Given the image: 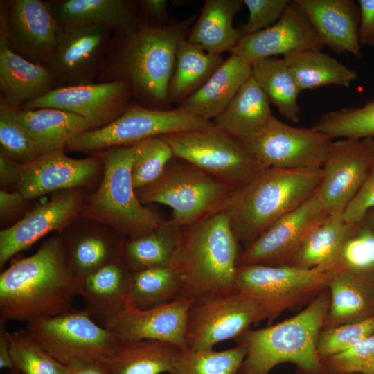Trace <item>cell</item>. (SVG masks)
I'll list each match as a JSON object with an SVG mask.
<instances>
[{
	"instance_id": "cell-24",
	"label": "cell",
	"mask_w": 374,
	"mask_h": 374,
	"mask_svg": "<svg viewBox=\"0 0 374 374\" xmlns=\"http://www.w3.org/2000/svg\"><path fill=\"white\" fill-rule=\"evenodd\" d=\"M324 46L361 59L359 8L352 0H295Z\"/></svg>"
},
{
	"instance_id": "cell-21",
	"label": "cell",
	"mask_w": 374,
	"mask_h": 374,
	"mask_svg": "<svg viewBox=\"0 0 374 374\" xmlns=\"http://www.w3.org/2000/svg\"><path fill=\"white\" fill-rule=\"evenodd\" d=\"M103 169L101 157L74 159L66 156L64 150L50 152L22 165L17 186L26 200L36 199L51 192L86 186Z\"/></svg>"
},
{
	"instance_id": "cell-44",
	"label": "cell",
	"mask_w": 374,
	"mask_h": 374,
	"mask_svg": "<svg viewBox=\"0 0 374 374\" xmlns=\"http://www.w3.org/2000/svg\"><path fill=\"white\" fill-rule=\"evenodd\" d=\"M174 157L169 144L162 136H153L136 143L132 175L135 190L158 179Z\"/></svg>"
},
{
	"instance_id": "cell-19",
	"label": "cell",
	"mask_w": 374,
	"mask_h": 374,
	"mask_svg": "<svg viewBox=\"0 0 374 374\" xmlns=\"http://www.w3.org/2000/svg\"><path fill=\"white\" fill-rule=\"evenodd\" d=\"M82 188L57 192L28 211L15 224L0 231V267L48 233H59L76 220L86 198Z\"/></svg>"
},
{
	"instance_id": "cell-30",
	"label": "cell",
	"mask_w": 374,
	"mask_h": 374,
	"mask_svg": "<svg viewBox=\"0 0 374 374\" xmlns=\"http://www.w3.org/2000/svg\"><path fill=\"white\" fill-rule=\"evenodd\" d=\"M182 350L160 341H118L104 362L110 374H167L172 372Z\"/></svg>"
},
{
	"instance_id": "cell-59",
	"label": "cell",
	"mask_w": 374,
	"mask_h": 374,
	"mask_svg": "<svg viewBox=\"0 0 374 374\" xmlns=\"http://www.w3.org/2000/svg\"><path fill=\"white\" fill-rule=\"evenodd\" d=\"M167 374H170V373H167Z\"/></svg>"
},
{
	"instance_id": "cell-42",
	"label": "cell",
	"mask_w": 374,
	"mask_h": 374,
	"mask_svg": "<svg viewBox=\"0 0 374 374\" xmlns=\"http://www.w3.org/2000/svg\"><path fill=\"white\" fill-rule=\"evenodd\" d=\"M334 269L374 279V231L363 222L352 225L337 257Z\"/></svg>"
},
{
	"instance_id": "cell-10",
	"label": "cell",
	"mask_w": 374,
	"mask_h": 374,
	"mask_svg": "<svg viewBox=\"0 0 374 374\" xmlns=\"http://www.w3.org/2000/svg\"><path fill=\"white\" fill-rule=\"evenodd\" d=\"M174 157L235 188L265 168L239 141L214 125L161 136Z\"/></svg>"
},
{
	"instance_id": "cell-40",
	"label": "cell",
	"mask_w": 374,
	"mask_h": 374,
	"mask_svg": "<svg viewBox=\"0 0 374 374\" xmlns=\"http://www.w3.org/2000/svg\"><path fill=\"white\" fill-rule=\"evenodd\" d=\"M312 127L333 139L374 138V98L362 107L328 112Z\"/></svg>"
},
{
	"instance_id": "cell-37",
	"label": "cell",
	"mask_w": 374,
	"mask_h": 374,
	"mask_svg": "<svg viewBox=\"0 0 374 374\" xmlns=\"http://www.w3.org/2000/svg\"><path fill=\"white\" fill-rule=\"evenodd\" d=\"M224 60L206 51L187 38L178 46L174 72L168 89V100L182 103L199 89Z\"/></svg>"
},
{
	"instance_id": "cell-12",
	"label": "cell",
	"mask_w": 374,
	"mask_h": 374,
	"mask_svg": "<svg viewBox=\"0 0 374 374\" xmlns=\"http://www.w3.org/2000/svg\"><path fill=\"white\" fill-rule=\"evenodd\" d=\"M261 321L256 302L238 290L195 301L187 317L186 349L212 350L219 343L236 339Z\"/></svg>"
},
{
	"instance_id": "cell-43",
	"label": "cell",
	"mask_w": 374,
	"mask_h": 374,
	"mask_svg": "<svg viewBox=\"0 0 374 374\" xmlns=\"http://www.w3.org/2000/svg\"><path fill=\"white\" fill-rule=\"evenodd\" d=\"M14 368L21 374H68L69 367L57 360L24 330L8 332Z\"/></svg>"
},
{
	"instance_id": "cell-13",
	"label": "cell",
	"mask_w": 374,
	"mask_h": 374,
	"mask_svg": "<svg viewBox=\"0 0 374 374\" xmlns=\"http://www.w3.org/2000/svg\"><path fill=\"white\" fill-rule=\"evenodd\" d=\"M333 139L312 127L290 125L275 118L254 136L242 141L264 167L321 168Z\"/></svg>"
},
{
	"instance_id": "cell-57",
	"label": "cell",
	"mask_w": 374,
	"mask_h": 374,
	"mask_svg": "<svg viewBox=\"0 0 374 374\" xmlns=\"http://www.w3.org/2000/svg\"><path fill=\"white\" fill-rule=\"evenodd\" d=\"M4 374H21V373L14 368L12 370H9L8 373H4Z\"/></svg>"
},
{
	"instance_id": "cell-6",
	"label": "cell",
	"mask_w": 374,
	"mask_h": 374,
	"mask_svg": "<svg viewBox=\"0 0 374 374\" xmlns=\"http://www.w3.org/2000/svg\"><path fill=\"white\" fill-rule=\"evenodd\" d=\"M135 154L136 143L110 148L101 156V181L87 195L80 213L82 217L106 225L125 238L144 235L162 220L136 197L132 175Z\"/></svg>"
},
{
	"instance_id": "cell-46",
	"label": "cell",
	"mask_w": 374,
	"mask_h": 374,
	"mask_svg": "<svg viewBox=\"0 0 374 374\" xmlns=\"http://www.w3.org/2000/svg\"><path fill=\"white\" fill-rule=\"evenodd\" d=\"M322 328L316 346L321 364L374 334V316L357 322Z\"/></svg>"
},
{
	"instance_id": "cell-27",
	"label": "cell",
	"mask_w": 374,
	"mask_h": 374,
	"mask_svg": "<svg viewBox=\"0 0 374 374\" xmlns=\"http://www.w3.org/2000/svg\"><path fill=\"white\" fill-rule=\"evenodd\" d=\"M251 75V64L237 55H231L199 89L180 103L178 108L206 120L215 119Z\"/></svg>"
},
{
	"instance_id": "cell-55",
	"label": "cell",
	"mask_w": 374,
	"mask_h": 374,
	"mask_svg": "<svg viewBox=\"0 0 374 374\" xmlns=\"http://www.w3.org/2000/svg\"><path fill=\"white\" fill-rule=\"evenodd\" d=\"M68 374H110L104 361L69 367Z\"/></svg>"
},
{
	"instance_id": "cell-54",
	"label": "cell",
	"mask_w": 374,
	"mask_h": 374,
	"mask_svg": "<svg viewBox=\"0 0 374 374\" xmlns=\"http://www.w3.org/2000/svg\"><path fill=\"white\" fill-rule=\"evenodd\" d=\"M0 368L12 370L14 365L10 355L8 331L5 323H0Z\"/></svg>"
},
{
	"instance_id": "cell-29",
	"label": "cell",
	"mask_w": 374,
	"mask_h": 374,
	"mask_svg": "<svg viewBox=\"0 0 374 374\" xmlns=\"http://www.w3.org/2000/svg\"><path fill=\"white\" fill-rule=\"evenodd\" d=\"M327 288L330 306L323 327L357 322L374 316V279L334 269Z\"/></svg>"
},
{
	"instance_id": "cell-2",
	"label": "cell",
	"mask_w": 374,
	"mask_h": 374,
	"mask_svg": "<svg viewBox=\"0 0 374 374\" xmlns=\"http://www.w3.org/2000/svg\"><path fill=\"white\" fill-rule=\"evenodd\" d=\"M80 283L71 274L59 235L0 274V323H29L71 310Z\"/></svg>"
},
{
	"instance_id": "cell-26",
	"label": "cell",
	"mask_w": 374,
	"mask_h": 374,
	"mask_svg": "<svg viewBox=\"0 0 374 374\" xmlns=\"http://www.w3.org/2000/svg\"><path fill=\"white\" fill-rule=\"evenodd\" d=\"M47 3L59 26H94L114 32H128L141 24L131 1L53 0Z\"/></svg>"
},
{
	"instance_id": "cell-53",
	"label": "cell",
	"mask_w": 374,
	"mask_h": 374,
	"mask_svg": "<svg viewBox=\"0 0 374 374\" xmlns=\"http://www.w3.org/2000/svg\"><path fill=\"white\" fill-rule=\"evenodd\" d=\"M139 2L143 12L150 21L160 24L166 16L168 1L143 0Z\"/></svg>"
},
{
	"instance_id": "cell-4",
	"label": "cell",
	"mask_w": 374,
	"mask_h": 374,
	"mask_svg": "<svg viewBox=\"0 0 374 374\" xmlns=\"http://www.w3.org/2000/svg\"><path fill=\"white\" fill-rule=\"evenodd\" d=\"M321 168H265L233 188L223 211L243 248L317 190Z\"/></svg>"
},
{
	"instance_id": "cell-7",
	"label": "cell",
	"mask_w": 374,
	"mask_h": 374,
	"mask_svg": "<svg viewBox=\"0 0 374 374\" xmlns=\"http://www.w3.org/2000/svg\"><path fill=\"white\" fill-rule=\"evenodd\" d=\"M233 188L187 162L166 167L154 182L136 190L142 204L158 203L185 226L223 209Z\"/></svg>"
},
{
	"instance_id": "cell-1",
	"label": "cell",
	"mask_w": 374,
	"mask_h": 374,
	"mask_svg": "<svg viewBox=\"0 0 374 374\" xmlns=\"http://www.w3.org/2000/svg\"><path fill=\"white\" fill-rule=\"evenodd\" d=\"M195 16L161 26L141 24L128 32L114 31L98 82L124 80L132 93L150 104L168 100L179 44Z\"/></svg>"
},
{
	"instance_id": "cell-14",
	"label": "cell",
	"mask_w": 374,
	"mask_h": 374,
	"mask_svg": "<svg viewBox=\"0 0 374 374\" xmlns=\"http://www.w3.org/2000/svg\"><path fill=\"white\" fill-rule=\"evenodd\" d=\"M113 30L94 26H59L47 67L58 87L95 83L105 62Z\"/></svg>"
},
{
	"instance_id": "cell-32",
	"label": "cell",
	"mask_w": 374,
	"mask_h": 374,
	"mask_svg": "<svg viewBox=\"0 0 374 374\" xmlns=\"http://www.w3.org/2000/svg\"><path fill=\"white\" fill-rule=\"evenodd\" d=\"M272 116L267 96L251 75L213 123L243 141L259 132Z\"/></svg>"
},
{
	"instance_id": "cell-47",
	"label": "cell",
	"mask_w": 374,
	"mask_h": 374,
	"mask_svg": "<svg viewBox=\"0 0 374 374\" xmlns=\"http://www.w3.org/2000/svg\"><path fill=\"white\" fill-rule=\"evenodd\" d=\"M323 374H374V334L322 362Z\"/></svg>"
},
{
	"instance_id": "cell-56",
	"label": "cell",
	"mask_w": 374,
	"mask_h": 374,
	"mask_svg": "<svg viewBox=\"0 0 374 374\" xmlns=\"http://www.w3.org/2000/svg\"><path fill=\"white\" fill-rule=\"evenodd\" d=\"M362 222L374 231V208L366 214Z\"/></svg>"
},
{
	"instance_id": "cell-9",
	"label": "cell",
	"mask_w": 374,
	"mask_h": 374,
	"mask_svg": "<svg viewBox=\"0 0 374 374\" xmlns=\"http://www.w3.org/2000/svg\"><path fill=\"white\" fill-rule=\"evenodd\" d=\"M332 271L290 265H241L237 269L235 285L236 290L256 302L262 320L271 323L285 310L326 288Z\"/></svg>"
},
{
	"instance_id": "cell-11",
	"label": "cell",
	"mask_w": 374,
	"mask_h": 374,
	"mask_svg": "<svg viewBox=\"0 0 374 374\" xmlns=\"http://www.w3.org/2000/svg\"><path fill=\"white\" fill-rule=\"evenodd\" d=\"M213 121L197 117L179 108L158 109L129 105L107 125L88 130L69 143L66 151H92L130 145L153 136L207 127Z\"/></svg>"
},
{
	"instance_id": "cell-18",
	"label": "cell",
	"mask_w": 374,
	"mask_h": 374,
	"mask_svg": "<svg viewBox=\"0 0 374 374\" xmlns=\"http://www.w3.org/2000/svg\"><path fill=\"white\" fill-rule=\"evenodd\" d=\"M131 89L126 82H107L56 88L24 103L21 109L55 108L87 120L91 130L103 127L119 117L129 106Z\"/></svg>"
},
{
	"instance_id": "cell-51",
	"label": "cell",
	"mask_w": 374,
	"mask_h": 374,
	"mask_svg": "<svg viewBox=\"0 0 374 374\" xmlns=\"http://www.w3.org/2000/svg\"><path fill=\"white\" fill-rule=\"evenodd\" d=\"M22 170V164L0 152V183L3 188L17 186Z\"/></svg>"
},
{
	"instance_id": "cell-41",
	"label": "cell",
	"mask_w": 374,
	"mask_h": 374,
	"mask_svg": "<svg viewBox=\"0 0 374 374\" xmlns=\"http://www.w3.org/2000/svg\"><path fill=\"white\" fill-rule=\"evenodd\" d=\"M245 355L238 344L221 351L185 349L170 374H239Z\"/></svg>"
},
{
	"instance_id": "cell-33",
	"label": "cell",
	"mask_w": 374,
	"mask_h": 374,
	"mask_svg": "<svg viewBox=\"0 0 374 374\" xmlns=\"http://www.w3.org/2000/svg\"><path fill=\"white\" fill-rule=\"evenodd\" d=\"M242 3L240 0L205 1L187 39L211 54L220 55L224 51H231L241 37L233 21Z\"/></svg>"
},
{
	"instance_id": "cell-16",
	"label": "cell",
	"mask_w": 374,
	"mask_h": 374,
	"mask_svg": "<svg viewBox=\"0 0 374 374\" xmlns=\"http://www.w3.org/2000/svg\"><path fill=\"white\" fill-rule=\"evenodd\" d=\"M374 161V138L333 141L317 188L328 214L341 213L363 184Z\"/></svg>"
},
{
	"instance_id": "cell-52",
	"label": "cell",
	"mask_w": 374,
	"mask_h": 374,
	"mask_svg": "<svg viewBox=\"0 0 374 374\" xmlns=\"http://www.w3.org/2000/svg\"><path fill=\"white\" fill-rule=\"evenodd\" d=\"M26 199L19 192L0 191L1 220H5L19 211L24 206Z\"/></svg>"
},
{
	"instance_id": "cell-34",
	"label": "cell",
	"mask_w": 374,
	"mask_h": 374,
	"mask_svg": "<svg viewBox=\"0 0 374 374\" xmlns=\"http://www.w3.org/2000/svg\"><path fill=\"white\" fill-rule=\"evenodd\" d=\"M183 227L172 218L162 220L144 235L124 238L121 258L133 271L171 266Z\"/></svg>"
},
{
	"instance_id": "cell-17",
	"label": "cell",
	"mask_w": 374,
	"mask_h": 374,
	"mask_svg": "<svg viewBox=\"0 0 374 374\" xmlns=\"http://www.w3.org/2000/svg\"><path fill=\"white\" fill-rule=\"evenodd\" d=\"M328 215L317 190L241 249L238 265H285L310 232Z\"/></svg>"
},
{
	"instance_id": "cell-3",
	"label": "cell",
	"mask_w": 374,
	"mask_h": 374,
	"mask_svg": "<svg viewBox=\"0 0 374 374\" xmlns=\"http://www.w3.org/2000/svg\"><path fill=\"white\" fill-rule=\"evenodd\" d=\"M240 251L223 210L184 226L171 265L181 278L179 298L197 301L235 291Z\"/></svg>"
},
{
	"instance_id": "cell-35",
	"label": "cell",
	"mask_w": 374,
	"mask_h": 374,
	"mask_svg": "<svg viewBox=\"0 0 374 374\" xmlns=\"http://www.w3.org/2000/svg\"><path fill=\"white\" fill-rule=\"evenodd\" d=\"M351 227L341 213L328 214L310 232L285 265L334 270L337 257Z\"/></svg>"
},
{
	"instance_id": "cell-20",
	"label": "cell",
	"mask_w": 374,
	"mask_h": 374,
	"mask_svg": "<svg viewBox=\"0 0 374 374\" xmlns=\"http://www.w3.org/2000/svg\"><path fill=\"white\" fill-rule=\"evenodd\" d=\"M194 302L178 298L145 310L134 308L127 303L103 327L110 330L118 341L155 340L185 350L187 317Z\"/></svg>"
},
{
	"instance_id": "cell-38",
	"label": "cell",
	"mask_w": 374,
	"mask_h": 374,
	"mask_svg": "<svg viewBox=\"0 0 374 374\" xmlns=\"http://www.w3.org/2000/svg\"><path fill=\"white\" fill-rule=\"evenodd\" d=\"M252 77L280 114L289 121H300L298 96L301 91L283 57H269L251 64Z\"/></svg>"
},
{
	"instance_id": "cell-45",
	"label": "cell",
	"mask_w": 374,
	"mask_h": 374,
	"mask_svg": "<svg viewBox=\"0 0 374 374\" xmlns=\"http://www.w3.org/2000/svg\"><path fill=\"white\" fill-rule=\"evenodd\" d=\"M17 109L0 99L1 152L24 165L36 160L43 153L18 121Z\"/></svg>"
},
{
	"instance_id": "cell-23",
	"label": "cell",
	"mask_w": 374,
	"mask_h": 374,
	"mask_svg": "<svg viewBox=\"0 0 374 374\" xmlns=\"http://www.w3.org/2000/svg\"><path fill=\"white\" fill-rule=\"evenodd\" d=\"M59 236L68 268L80 284L92 273L121 258L125 238L109 226L80 215Z\"/></svg>"
},
{
	"instance_id": "cell-15",
	"label": "cell",
	"mask_w": 374,
	"mask_h": 374,
	"mask_svg": "<svg viewBox=\"0 0 374 374\" xmlns=\"http://www.w3.org/2000/svg\"><path fill=\"white\" fill-rule=\"evenodd\" d=\"M57 24L47 1L7 0L0 3V36L24 59L47 66L57 43Z\"/></svg>"
},
{
	"instance_id": "cell-22",
	"label": "cell",
	"mask_w": 374,
	"mask_h": 374,
	"mask_svg": "<svg viewBox=\"0 0 374 374\" xmlns=\"http://www.w3.org/2000/svg\"><path fill=\"white\" fill-rule=\"evenodd\" d=\"M324 44L296 2L291 1L274 24L241 37L230 51L249 64L275 55L305 49L322 50Z\"/></svg>"
},
{
	"instance_id": "cell-39",
	"label": "cell",
	"mask_w": 374,
	"mask_h": 374,
	"mask_svg": "<svg viewBox=\"0 0 374 374\" xmlns=\"http://www.w3.org/2000/svg\"><path fill=\"white\" fill-rule=\"evenodd\" d=\"M181 287V276L172 266L133 271L129 283L127 303L141 310L150 309L178 299Z\"/></svg>"
},
{
	"instance_id": "cell-25",
	"label": "cell",
	"mask_w": 374,
	"mask_h": 374,
	"mask_svg": "<svg viewBox=\"0 0 374 374\" xmlns=\"http://www.w3.org/2000/svg\"><path fill=\"white\" fill-rule=\"evenodd\" d=\"M57 88L47 66L34 64L13 52L0 36L1 98L10 107L19 109Z\"/></svg>"
},
{
	"instance_id": "cell-8",
	"label": "cell",
	"mask_w": 374,
	"mask_h": 374,
	"mask_svg": "<svg viewBox=\"0 0 374 374\" xmlns=\"http://www.w3.org/2000/svg\"><path fill=\"white\" fill-rule=\"evenodd\" d=\"M27 335L68 367L105 361L118 340L86 310H70L27 323Z\"/></svg>"
},
{
	"instance_id": "cell-50",
	"label": "cell",
	"mask_w": 374,
	"mask_h": 374,
	"mask_svg": "<svg viewBox=\"0 0 374 374\" xmlns=\"http://www.w3.org/2000/svg\"><path fill=\"white\" fill-rule=\"evenodd\" d=\"M358 2L359 42L361 45L374 46V0H359Z\"/></svg>"
},
{
	"instance_id": "cell-49",
	"label": "cell",
	"mask_w": 374,
	"mask_h": 374,
	"mask_svg": "<svg viewBox=\"0 0 374 374\" xmlns=\"http://www.w3.org/2000/svg\"><path fill=\"white\" fill-rule=\"evenodd\" d=\"M374 208V161L358 193L343 213L344 220L354 225L362 222Z\"/></svg>"
},
{
	"instance_id": "cell-31",
	"label": "cell",
	"mask_w": 374,
	"mask_h": 374,
	"mask_svg": "<svg viewBox=\"0 0 374 374\" xmlns=\"http://www.w3.org/2000/svg\"><path fill=\"white\" fill-rule=\"evenodd\" d=\"M17 117L43 154L64 150L73 139L91 130L85 118L55 108L18 109Z\"/></svg>"
},
{
	"instance_id": "cell-58",
	"label": "cell",
	"mask_w": 374,
	"mask_h": 374,
	"mask_svg": "<svg viewBox=\"0 0 374 374\" xmlns=\"http://www.w3.org/2000/svg\"><path fill=\"white\" fill-rule=\"evenodd\" d=\"M339 374H359V373H339Z\"/></svg>"
},
{
	"instance_id": "cell-28",
	"label": "cell",
	"mask_w": 374,
	"mask_h": 374,
	"mask_svg": "<svg viewBox=\"0 0 374 374\" xmlns=\"http://www.w3.org/2000/svg\"><path fill=\"white\" fill-rule=\"evenodd\" d=\"M133 271L121 258L87 276L80 284L88 314L104 326L127 303L129 283Z\"/></svg>"
},
{
	"instance_id": "cell-48",
	"label": "cell",
	"mask_w": 374,
	"mask_h": 374,
	"mask_svg": "<svg viewBox=\"0 0 374 374\" xmlns=\"http://www.w3.org/2000/svg\"><path fill=\"white\" fill-rule=\"evenodd\" d=\"M249 11L247 22L240 30V36H247L274 24L281 17L290 0H243Z\"/></svg>"
},
{
	"instance_id": "cell-5",
	"label": "cell",
	"mask_w": 374,
	"mask_h": 374,
	"mask_svg": "<svg viewBox=\"0 0 374 374\" xmlns=\"http://www.w3.org/2000/svg\"><path fill=\"white\" fill-rule=\"evenodd\" d=\"M329 306L328 290H323L294 317L237 338L246 350L239 374H269L285 362L296 365L299 374H323L316 346Z\"/></svg>"
},
{
	"instance_id": "cell-36",
	"label": "cell",
	"mask_w": 374,
	"mask_h": 374,
	"mask_svg": "<svg viewBox=\"0 0 374 374\" xmlns=\"http://www.w3.org/2000/svg\"><path fill=\"white\" fill-rule=\"evenodd\" d=\"M301 91L335 85L348 87L357 73L319 49H305L283 56Z\"/></svg>"
}]
</instances>
